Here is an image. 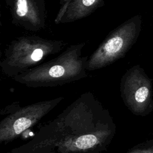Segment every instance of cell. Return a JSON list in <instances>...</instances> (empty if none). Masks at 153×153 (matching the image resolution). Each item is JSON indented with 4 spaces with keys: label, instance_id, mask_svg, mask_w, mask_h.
<instances>
[{
    "label": "cell",
    "instance_id": "cell-1",
    "mask_svg": "<svg viewBox=\"0 0 153 153\" xmlns=\"http://www.w3.org/2000/svg\"><path fill=\"white\" fill-rule=\"evenodd\" d=\"M97 142L96 137L93 134H86L77 138L75 145L79 149H87L93 147Z\"/></svg>",
    "mask_w": 153,
    "mask_h": 153
},
{
    "label": "cell",
    "instance_id": "cell-2",
    "mask_svg": "<svg viewBox=\"0 0 153 153\" xmlns=\"http://www.w3.org/2000/svg\"><path fill=\"white\" fill-rule=\"evenodd\" d=\"M32 124L30 119L27 118H21L18 119L14 124L13 128L16 134H20L25 129L27 128Z\"/></svg>",
    "mask_w": 153,
    "mask_h": 153
},
{
    "label": "cell",
    "instance_id": "cell-3",
    "mask_svg": "<svg viewBox=\"0 0 153 153\" xmlns=\"http://www.w3.org/2000/svg\"><path fill=\"white\" fill-rule=\"evenodd\" d=\"M48 73L52 77H59L64 74L65 69L61 66L55 65L50 68Z\"/></svg>",
    "mask_w": 153,
    "mask_h": 153
},
{
    "label": "cell",
    "instance_id": "cell-4",
    "mask_svg": "<svg viewBox=\"0 0 153 153\" xmlns=\"http://www.w3.org/2000/svg\"><path fill=\"white\" fill-rule=\"evenodd\" d=\"M27 11V3L26 0H19L17 4V14L22 17L25 16Z\"/></svg>",
    "mask_w": 153,
    "mask_h": 153
},
{
    "label": "cell",
    "instance_id": "cell-5",
    "mask_svg": "<svg viewBox=\"0 0 153 153\" xmlns=\"http://www.w3.org/2000/svg\"><path fill=\"white\" fill-rule=\"evenodd\" d=\"M43 55V51L41 49H36L31 55V59L34 61L39 60Z\"/></svg>",
    "mask_w": 153,
    "mask_h": 153
},
{
    "label": "cell",
    "instance_id": "cell-6",
    "mask_svg": "<svg viewBox=\"0 0 153 153\" xmlns=\"http://www.w3.org/2000/svg\"><path fill=\"white\" fill-rule=\"evenodd\" d=\"M95 0H82V3L85 6H90L94 3Z\"/></svg>",
    "mask_w": 153,
    "mask_h": 153
}]
</instances>
